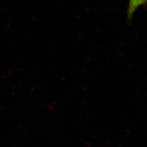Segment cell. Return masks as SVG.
Instances as JSON below:
<instances>
[{"mask_svg":"<svg viewBox=\"0 0 147 147\" xmlns=\"http://www.w3.org/2000/svg\"><path fill=\"white\" fill-rule=\"evenodd\" d=\"M146 0H129L127 10V18L129 21H131L134 17V14L140 7L144 5Z\"/></svg>","mask_w":147,"mask_h":147,"instance_id":"cell-1","label":"cell"}]
</instances>
